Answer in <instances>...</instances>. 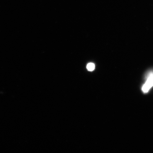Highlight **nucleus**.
<instances>
[{"mask_svg": "<svg viewBox=\"0 0 153 153\" xmlns=\"http://www.w3.org/2000/svg\"><path fill=\"white\" fill-rule=\"evenodd\" d=\"M153 87V72H150L147 75L146 81L143 86L142 91L144 93H148Z\"/></svg>", "mask_w": 153, "mask_h": 153, "instance_id": "nucleus-1", "label": "nucleus"}, {"mask_svg": "<svg viewBox=\"0 0 153 153\" xmlns=\"http://www.w3.org/2000/svg\"><path fill=\"white\" fill-rule=\"evenodd\" d=\"M87 68L89 71H93L94 69L95 65L93 63H90L87 65Z\"/></svg>", "mask_w": 153, "mask_h": 153, "instance_id": "nucleus-2", "label": "nucleus"}]
</instances>
